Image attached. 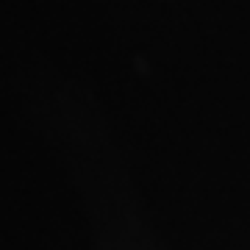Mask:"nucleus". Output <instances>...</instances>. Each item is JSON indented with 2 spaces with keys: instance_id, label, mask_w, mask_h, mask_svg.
Instances as JSON below:
<instances>
[]
</instances>
